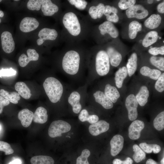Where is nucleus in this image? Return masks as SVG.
I'll return each instance as SVG.
<instances>
[{
    "mask_svg": "<svg viewBox=\"0 0 164 164\" xmlns=\"http://www.w3.org/2000/svg\"><path fill=\"white\" fill-rule=\"evenodd\" d=\"M80 57L79 53L74 50L66 52L62 62L64 75L70 80L77 82H81L85 77L80 70Z\"/></svg>",
    "mask_w": 164,
    "mask_h": 164,
    "instance_id": "obj_1",
    "label": "nucleus"
},
{
    "mask_svg": "<svg viewBox=\"0 0 164 164\" xmlns=\"http://www.w3.org/2000/svg\"><path fill=\"white\" fill-rule=\"evenodd\" d=\"M45 92L50 101L55 104L61 100L66 102L70 86L63 84L60 80L53 77H47L43 84Z\"/></svg>",
    "mask_w": 164,
    "mask_h": 164,
    "instance_id": "obj_2",
    "label": "nucleus"
},
{
    "mask_svg": "<svg viewBox=\"0 0 164 164\" xmlns=\"http://www.w3.org/2000/svg\"><path fill=\"white\" fill-rule=\"evenodd\" d=\"M88 86L85 83L76 89L71 88L68 93L66 102L72 107L73 112L75 114L80 112L82 109V103L87 101Z\"/></svg>",
    "mask_w": 164,
    "mask_h": 164,
    "instance_id": "obj_3",
    "label": "nucleus"
},
{
    "mask_svg": "<svg viewBox=\"0 0 164 164\" xmlns=\"http://www.w3.org/2000/svg\"><path fill=\"white\" fill-rule=\"evenodd\" d=\"M95 67L96 72L98 75L103 76L108 73L110 69V61L106 51L100 50L97 53L95 58Z\"/></svg>",
    "mask_w": 164,
    "mask_h": 164,
    "instance_id": "obj_4",
    "label": "nucleus"
},
{
    "mask_svg": "<svg viewBox=\"0 0 164 164\" xmlns=\"http://www.w3.org/2000/svg\"><path fill=\"white\" fill-rule=\"evenodd\" d=\"M63 22L68 32L73 36H77L80 33V24L76 15L73 12H69L64 15Z\"/></svg>",
    "mask_w": 164,
    "mask_h": 164,
    "instance_id": "obj_5",
    "label": "nucleus"
},
{
    "mask_svg": "<svg viewBox=\"0 0 164 164\" xmlns=\"http://www.w3.org/2000/svg\"><path fill=\"white\" fill-rule=\"evenodd\" d=\"M71 128L70 125L65 121H55L52 122L49 127L48 135L53 138L61 136L62 133L68 132Z\"/></svg>",
    "mask_w": 164,
    "mask_h": 164,
    "instance_id": "obj_6",
    "label": "nucleus"
},
{
    "mask_svg": "<svg viewBox=\"0 0 164 164\" xmlns=\"http://www.w3.org/2000/svg\"><path fill=\"white\" fill-rule=\"evenodd\" d=\"M87 99L93 100L105 109H110L113 107V103L106 97L103 91L100 90L88 91Z\"/></svg>",
    "mask_w": 164,
    "mask_h": 164,
    "instance_id": "obj_7",
    "label": "nucleus"
},
{
    "mask_svg": "<svg viewBox=\"0 0 164 164\" xmlns=\"http://www.w3.org/2000/svg\"><path fill=\"white\" fill-rule=\"evenodd\" d=\"M125 104L128 111L129 119L131 121L135 120L138 115L137 108L138 103L134 95L131 94L127 97Z\"/></svg>",
    "mask_w": 164,
    "mask_h": 164,
    "instance_id": "obj_8",
    "label": "nucleus"
},
{
    "mask_svg": "<svg viewBox=\"0 0 164 164\" xmlns=\"http://www.w3.org/2000/svg\"><path fill=\"white\" fill-rule=\"evenodd\" d=\"M126 14L129 18H135L142 19L149 15L148 11L142 5L136 4L126 10Z\"/></svg>",
    "mask_w": 164,
    "mask_h": 164,
    "instance_id": "obj_9",
    "label": "nucleus"
},
{
    "mask_svg": "<svg viewBox=\"0 0 164 164\" xmlns=\"http://www.w3.org/2000/svg\"><path fill=\"white\" fill-rule=\"evenodd\" d=\"M2 46L6 53H10L15 48V43L11 33L8 31L3 32L1 35Z\"/></svg>",
    "mask_w": 164,
    "mask_h": 164,
    "instance_id": "obj_10",
    "label": "nucleus"
},
{
    "mask_svg": "<svg viewBox=\"0 0 164 164\" xmlns=\"http://www.w3.org/2000/svg\"><path fill=\"white\" fill-rule=\"evenodd\" d=\"M39 25V23L36 18L26 17L21 21L19 25V29L22 32H28L36 29Z\"/></svg>",
    "mask_w": 164,
    "mask_h": 164,
    "instance_id": "obj_11",
    "label": "nucleus"
},
{
    "mask_svg": "<svg viewBox=\"0 0 164 164\" xmlns=\"http://www.w3.org/2000/svg\"><path fill=\"white\" fill-rule=\"evenodd\" d=\"M38 36L39 38L37 40L38 45H41L46 40H55L57 38L58 33L54 29L45 28L41 29L39 32Z\"/></svg>",
    "mask_w": 164,
    "mask_h": 164,
    "instance_id": "obj_12",
    "label": "nucleus"
},
{
    "mask_svg": "<svg viewBox=\"0 0 164 164\" xmlns=\"http://www.w3.org/2000/svg\"><path fill=\"white\" fill-rule=\"evenodd\" d=\"M145 126L144 122L140 120L133 121L128 128V136L132 140L138 139L141 135V132Z\"/></svg>",
    "mask_w": 164,
    "mask_h": 164,
    "instance_id": "obj_13",
    "label": "nucleus"
},
{
    "mask_svg": "<svg viewBox=\"0 0 164 164\" xmlns=\"http://www.w3.org/2000/svg\"><path fill=\"white\" fill-rule=\"evenodd\" d=\"M109 124L105 121L101 120L91 124L89 127L90 133L93 136H97L107 131L109 129Z\"/></svg>",
    "mask_w": 164,
    "mask_h": 164,
    "instance_id": "obj_14",
    "label": "nucleus"
},
{
    "mask_svg": "<svg viewBox=\"0 0 164 164\" xmlns=\"http://www.w3.org/2000/svg\"><path fill=\"white\" fill-rule=\"evenodd\" d=\"M26 52L28 56L25 54L22 53L18 59L19 65L22 67H26L31 61H36L39 59V55L35 50L29 49Z\"/></svg>",
    "mask_w": 164,
    "mask_h": 164,
    "instance_id": "obj_15",
    "label": "nucleus"
},
{
    "mask_svg": "<svg viewBox=\"0 0 164 164\" xmlns=\"http://www.w3.org/2000/svg\"><path fill=\"white\" fill-rule=\"evenodd\" d=\"M124 143V138L120 135H116L112 137L110 142L112 156H114L119 153L123 148Z\"/></svg>",
    "mask_w": 164,
    "mask_h": 164,
    "instance_id": "obj_16",
    "label": "nucleus"
},
{
    "mask_svg": "<svg viewBox=\"0 0 164 164\" xmlns=\"http://www.w3.org/2000/svg\"><path fill=\"white\" fill-rule=\"evenodd\" d=\"M100 33L102 35L108 33L112 38H116L119 35L118 30L111 22L107 21L101 24L99 26Z\"/></svg>",
    "mask_w": 164,
    "mask_h": 164,
    "instance_id": "obj_17",
    "label": "nucleus"
},
{
    "mask_svg": "<svg viewBox=\"0 0 164 164\" xmlns=\"http://www.w3.org/2000/svg\"><path fill=\"white\" fill-rule=\"evenodd\" d=\"M33 115L34 113L32 111L25 108L19 112L18 117L21 121L22 126L27 128L31 125L33 120Z\"/></svg>",
    "mask_w": 164,
    "mask_h": 164,
    "instance_id": "obj_18",
    "label": "nucleus"
},
{
    "mask_svg": "<svg viewBox=\"0 0 164 164\" xmlns=\"http://www.w3.org/2000/svg\"><path fill=\"white\" fill-rule=\"evenodd\" d=\"M106 53L111 65L114 67H118L122 60V56L120 53L112 47L108 48Z\"/></svg>",
    "mask_w": 164,
    "mask_h": 164,
    "instance_id": "obj_19",
    "label": "nucleus"
},
{
    "mask_svg": "<svg viewBox=\"0 0 164 164\" xmlns=\"http://www.w3.org/2000/svg\"><path fill=\"white\" fill-rule=\"evenodd\" d=\"M41 8L42 12L45 16H52L59 10L58 6L50 0H44Z\"/></svg>",
    "mask_w": 164,
    "mask_h": 164,
    "instance_id": "obj_20",
    "label": "nucleus"
},
{
    "mask_svg": "<svg viewBox=\"0 0 164 164\" xmlns=\"http://www.w3.org/2000/svg\"><path fill=\"white\" fill-rule=\"evenodd\" d=\"M48 118L46 109L43 107H39L36 109L35 112L33 120L35 123L43 124L47 121Z\"/></svg>",
    "mask_w": 164,
    "mask_h": 164,
    "instance_id": "obj_21",
    "label": "nucleus"
},
{
    "mask_svg": "<svg viewBox=\"0 0 164 164\" xmlns=\"http://www.w3.org/2000/svg\"><path fill=\"white\" fill-rule=\"evenodd\" d=\"M118 12L117 9L114 6L109 5L104 6L103 14L106 16L108 21L115 23L118 22L119 19L117 14Z\"/></svg>",
    "mask_w": 164,
    "mask_h": 164,
    "instance_id": "obj_22",
    "label": "nucleus"
},
{
    "mask_svg": "<svg viewBox=\"0 0 164 164\" xmlns=\"http://www.w3.org/2000/svg\"><path fill=\"white\" fill-rule=\"evenodd\" d=\"M103 92L106 97L114 103L116 102L120 97V94L117 89L109 84H106Z\"/></svg>",
    "mask_w": 164,
    "mask_h": 164,
    "instance_id": "obj_23",
    "label": "nucleus"
},
{
    "mask_svg": "<svg viewBox=\"0 0 164 164\" xmlns=\"http://www.w3.org/2000/svg\"><path fill=\"white\" fill-rule=\"evenodd\" d=\"M15 89L23 98L29 99L31 97V91L26 84L23 82H17L15 85Z\"/></svg>",
    "mask_w": 164,
    "mask_h": 164,
    "instance_id": "obj_24",
    "label": "nucleus"
},
{
    "mask_svg": "<svg viewBox=\"0 0 164 164\" xmlns=\"http://www.w3.org/2000/svg\"><path fill=\"white\" fill-rule=\"evenodd\" d=\"M161 18L158 14H153L150 16L145 21V27L151 29L158 27L161 23Z\"/></svg>",
    "mask_w": 164,
    "mask_h": 164,
    "instance_id": "obj_25",
    "label": "nucleus"
},
{
    "mask_svg": "<svg viewBox=\"0 0 164 164\" xmlns=\"http://www.w3.org/2000/svg\"><path fill=\"white\" fill-rule=\"evenodd\" d=\"M149 96V92L147 87L143 86L135 97L138 103L141 106H143L147 103Z\"/></svg>",
    "mask_w": 164,
    "mask_h": 164,
    "instance_id": "obj_26",
    "label": "nucleus"
},
{
    "mask_svg": "<svg viewBox=\"0 0 164 164\" xmlns=\"http://www.w3.org/2000/svg\"><path fill=\"white\" fill-rule=\"evenodd\" d=\"M128 74L126 67H123L120 68L116 72L114 79L116 86L118 88H121L124 79Z\"/></svg>",
    "mask_w": 164,
    "mask_h": 164,
    "instance_id": "obj_27",
    "label": "nucleus"
},
{
    "mask_svg": "<svg viewBox=\"0 0 164 164\" xmlns=\"http://www.w3.org/2000/svg\"><path fill=\"white\" fill-rule=\"evenodd\" d=\"M140 73L143 75L148 77L154 80H157L161 74V72L157 69H151L147 66L142 67L140 70Z\"/></svg>",
    "mask_w": 164,
    "mask_h": 164,
    "instance_id": "obj_28",
    "label": "nucleus"
},
{
    "mask_svg": "<svg viewBox=\"0 0 164 164\" xmlns=\"http://www.w3.org/2000/svg\"><path fill=\"white\" fill-rule=\"evenodd\" d=\"M137 61V55L135 53H133L128 59L126 65V68L128 75L130 77L132 76L136 70Z\"/></svg>",
    "mask_w": 164,
    "mask_h": 164,
    "instance_id": "obj_29",
    "label": "nucleus"
},
{
    "mask_svg": "<svg viewBox=\"0 0 164 164\" xmlns=\"http://www.w3.org/2000/svg\"><path fill=\"white\" fill-rule=\"evenodd\" d=\"M0 95L6 99L9 102L16 104L20 99V97L19 94L15 92L9 93L7 91L3 89L0 90Z\"/></svg>",
    "mask_w": 164,
    "mask_h": 164,
    "instance_id": "obj_30",
    "label": "nucleus"
},
{
    "mask_svg": "<svg viewBox=\"0 0 164 164\" xmlns=\"http://www.w3.org/2000/svg\"><path fill=\"white\" fill-rule=\"evenodd\" d=\"M158 38V32L154 31L148 32L143 39L142 44L143 46L147 47L155 43Z\"/></svg>",
    "mask_w": 164,
    "mask_h": 164,
    "instance_id": "obj_31",
    "label": "nucleus"
},
{
    "mask_svg": "<svg viewBox=\"0 0 164 164\" xmlns=\"http://www.w3.org/2000/svg\"><path fill=\"white\" fill-rule=\"evenodd\" d=\"M31 164H54L53 158L48 156L39 155L33 156L30 159Z\"/></svg>",
    "mask_w": 164,
    "mask_h": 164,
    "instance_id": "obj_32",
    "label": "nucleus"
},
{
    "mask_svg": "<svg viewBox=\"0 0 164 164\" xmlns=\"http://www.w3.org/2000/svg\"><path fill=\"white\" fill-rule=\"evenodd\" d=\"M104 5L103 3H99L97 6L91 7L89 10V13L91 17L94 19L100 18L102 17Z\"/></svg>",
    "mask_w": 164,
    "mask_h": 164,
    "instance_id": "obj_33",
    "label": "nucleus"
},
{
    "mask_svg": "<svg viewBox=\"0 0 164 164\" xmlns=\"http://www.w3.org/2000/svg\"><path fill=\"white\" fill-rule=\"evenodd\" d=\"M142 30V24L138 22L133 21L130 23L128 26V35L130 39H133L138 32Z\"/></svg>",
    "mask_w": 164,
    "mask_h": 164,
    "instance_id": "obj_34",
    "label": "nucleus"
},
{
    "mask_svg": "<svg viewBox=\"0 0 164 164\" xmlns=\"http://www.w3.org/2000/svg\"><path fill=\"white\" fill-rule=\"evenodd\" d=\"M140 148L144 152L147 153H151L152 151L154 153H157L161 150L160 146L156 144H148L145 142L140 143L139 145Z\"/></svg>",
    "mask_w": 164,
    "mask_h": 164,
    "instance_id": "obj_35",
    "label": "nucleus"
},
{
    "mask_svg": "<svg viewBox=\"0 0 164 164\" xmlns=\"http://www.w3.org/2000/svg\"><path fill=\"white\" fill-rule=\"evenodd\" d=\"M133 148L134 152L133 158L136 162H139L145 159V153L138 145L136 144L134 145Z\"/></svg>",
    "mask_w": 164,
    "mask_h": 164,
    "instance_id": "obj_36",
    "label": "nucleus"
},
{
    "mask_svg": "<svg viewBox=\"0 0 164 164\" xmlns=\"http://www.w3.org/2000/svg\"><path fill=\"white\" fill-rule=\"evenodd\" d=\"M155 128L158 131H161L164 128V111L159 113L155 118L153 121Z\"/></svg>",
    "mask_w": 164,
    "mask_h": 164,
    "instance_id": "obj_37",
    "label": "nucleus"
},
{
    "mask_svg": "<svg viewBox=\"0 0 164 164\" xmlns=\"http://www.w3.org/2000/svg\"><path fill=\"white\" fill-rule=\"evenodd\" d=\"M150 63L160 70H164V58L155 56H151L150 59Z\"/></svg>",
    "mask_w": 164,
    "mask_h": 164,
    "instance_id": "obj_38",
    "label": "nucleus"
},
{
    "mask_svg": "<svg viewBox=\"0 0 164 164\" xmlns=\"http://www.w3.org/2000/svg\"><path fill=\"white\" fill-rule=\"evenodd\" d=\"M44 1V0H29L27 4V8L31 10H39Z\"/></svg>",
    "mask_w": 164,
    "mask_h": 164,
    "instance_id": "obj_39",
    "label": "nucleus"
},
{
    "mask_svg": "<svg viewBox=\"0 0 164 164\" xmlns=\"http://www.w3.org/2000/svg\"><path fill=\"white\" fill-rule=\"evenodd\" d=\"M90 155V152L88 149L83 150L80 156L77 159L76 164H89L88 158Z\"/></svg>",
    "mask_w": 164,
    "mask_h": 164,
    "instance_id": "obj_40",
    "label": "nucleus"
},
{
    "mask_svg": "<svg viewBox=\"0 0 164 164\" xmlns=\"http://www.w3.org/2000/svg\"><path fill=\"white\" fill-rule=\"evenodd\" d=\"M135 0H121L118 3V6L121 10L127 9L135 5Z\"/></svg>",
    "mask_w": 164,
    "mask_h": 164,
    "instance_id": "obj_41",
    "label": "nucleus"
},
{
    "mask_svg": "<svg viewBox=\"0 0 164 164\" xmlns=\"http://www.w3.org/2000/svg\"><path fill=\"white\" fill-rule=\"evenodd\" d=\"M0 151L4 152L5 155H10L14 152V150L9 144L2 141H0Z\"/></svg>",
    "mask_w": 164,
    "mask_h": 164,
    "instance_id": "obj_42",
    "label": "nucleus"
},
{
    "mask_svg": "<svg viewBox=\"0 0 164 164\" xmlns=\"http://www.w3.org/2000/svg\"><path fill=\"white\" fill-rule=\"evenodd\" d=\"M155 89L158 92H162L164 90V73L161 74L155 84Z\"/></svg>",
    "mask_w": 164,
    "mask_h": 164,
    "instance_id": "obj_43",
    "label": "nucleus"
},
{
    "mask_svg": "<svg viewBox=\"0 0 164 164\" xmlns=\"http://www.w3.org/2000/svg\"><path fill=\"white\" fill-rule=\"evenodd\" d=\"M68 1L71 4L74 5L80 10L84 9L87 4L86 1L83 0H69Z\"/></svg>",
    "mask_w": 164,
    "mask_h": 164,
    "instance_id": "obj_44",
    "label": "nucleus"
},
{
    "mask_svg": "<svg viewBox=\"0 0 164 164\" xmlns=\"http://www.w3.org/2000/svg\"><path fill=\"white\" fill-rule=\"evenodd\" d=\"M16 72L12 68L7 69H2L0 70V77H9L15 75Z\"/></svg>",
    "mask_w": 164,
    "mask_h": 164,
    "instance_id": "obj_45",
    "label": "nucleus"
},
{
    "mask_svg": "<svg viewBox=\"0 0 164 164\" xmlns=\"http://www.w3.org/2000/svg\"><path fill=\"white\" fill-rule=\"evenodd\" d=\"M148 52L149 53L154 56L157 55L159 54L164 55V46L151 48L149 50Z\"/></svg>",
    "mask_w": 164,
    "mask_h": 164,
    "instance_id": "obj_46",
    "label": "nucleus"
},
{
    "mask_svg": "<svg viewBox=\"0 0 164 164\" xmlns=\"http://www.w3.org/2000/svg\"><path fill=\"white\" fill-rule=\"evenodd\" d=\"M90 115L88 111L86 109L81 110L78 116L79 120L81 122L87 121V118Z\"/></svg>",
    "mask_w": 164,
    "mask_h": 164,
    "instance_id": "obj_47",
    "label": "nucleus"
},
{
    "mask_svg": "<svg viewBox=\"0 0 164 164\" xmlns=\"http://www.w3.org/2000/svg\"><path fill=\"white\" fill-rule=\"evenodd\" d=\"M133 160L130 157H127L124 161L120 159H115L113 161V164H132Z\"/></svg>",
    "mask_w": 164,
    "mask_h": 164,
    "instance_id": "obj_48",
    "label": "nucleus"
},
{
    "mask_svg": "<svg viewBox=\"0 0 164 164\" xmlns=\"http://www.w3.org/2000/svg\"><path fill=\"white\" fill-rule=\"evenodd\" d=\"M9 103V101L0 95V114L2 112L4 107Z\"/></svg>",
    "mask_w": 164,
    "mask_h": 164,
    "instance_id": "obj_49",
    "label": "nucleus"
},
{
    "mask_svg": "<svg viewBox=\"0 0 164 164\" xmlns=\"http://www.w3.org/2000/svg\"><path fill=\"white\" fill-rule=\"evenodd\" d=\"M99 117L96 114H90L87 121L90 124H92L97 122L99 120Z\"/></svg>",
    "mask_w": 164,
    "mask_h": 164,
    "instance_id": "obj_50",
    "label": "nucleus"
},
{
    "mask_svg": "<svg viewBox=\"0 0 164 164\" xmlns=\"http://www.w3.org/2000/svg\"><path fill=\"white\" fill-rule=\"evenodd\" d=\"M158 11L161 13H164V2H163L158 5L157 6Z\"/></svg>",
    "mask_w": 164,
    "mask_h": 164,
    "instance_id": "obj_51",
    "label": "nucleus"
},
{
    "mask_svg": "<svg viewBox=\"0 0 164 164\" xmlns=\"http://www.w3.org/2000/svg\"><path fill=\"white\" fill-rule=\"evenodd\" d=\"M21 161L19 159H16L10 162L8 164H21Z\"/></svg>",
    "mask_w": 164,
    "mask_h": 164,
    "instance_id": "obj_52",
    "label": "nucleus"
},
{
    "mask_svg": "<svg viewBox=\"0 0 164 164\" xmlns=\"http://www.w3.org/2000/svg\"><path fill=\"white\" fill-rule=\"evenodd\" d=\"M146 164H158V163L154 160L149 159L147 160Z\"/></svg>",
    "mask_w": 164,
    "mask_h": 164,
    "instance_id": "obj_53",
    "label": "nucleus"
},
{
    "mask_svg": "<svg viewBox=\"0 0 164 164\" xmlns=\"http://www.w3.org/2000/svg\"><path fill=\"white\" fill-rule=\"evenodd\" d=\"M4 15V13L3 12L1 11L0 10V17H2Z\"/></svg>",
    "mask_w": 164,
    "mask_h": 164,
    "instance_id": "obj_54",
    "label": "nucleus"
},
{
    "mask_svg": "<svg viewBox=\"0 0 164 164\" xmlns=\"http://www.w3.org/2000/svg\"><path fill=\"white\" fill-rule=\"evenodd\" d=\"M147 3L149 4H152L153 2V0H148L147 1Z\"/></svg>",
    "mask_w": 164,
    "mask_h": 164,
    "instance_id": "obj_55",
    "label": "nucleus"
},
{
    "mask_svg": "<svg viewBox=\"0 0 164 164\" xmlns=\"http://www.w3.org/2000/svg\"><path fill=\"white\" fill-rule=\"evenodd\" d=\"M160 163L161 164H164V158L162 159L160 161Z\"/></svg>",
    "mask_w": 164,
    "mask_h": 164,
    "instance_id": "obj_56",
    "label": "nucleus"
},
{
    "mask_svg": "<svg viewBox=\"0 0 164 164\" xmlns=\"http://www.w3.org/2000/svg\"><path fill=\"white\" fill-rule=\"evenodd\" d=\"M1 125H0V131L1 130Z\"/></svg>",
    "mask_w": 164,
    "mask_h": 164,
    "instance_id": "obj_57",
    "label": "nucleus"
},
{
    "mask_svg": "<svg viewBox=\"0 0 164 164\" xmlns=\"http://www.w3.org/2000/svg\"><path fill=\"white\" fill-rule=\"evenodd\" d=\"M14 1H19V0H14Z\"/></svg>",
    "mask_w": 164,
    "mask_h": 164,
    "instance_id": "obj_58",
    "label": "nucleus"
},
{
    "mask_svg": "<svg viewBox=\"0 0 164 164\" xmlns=\"http://www.w3.org/2000/svg\"><path fill=\"white\" fill-rule=\"evenodd\" d=\"M1 22V19H0V23Z\"/></svg>",
    "mask_w": 164,
    "mask_h": 164,
    "instance_id": "obj_59",
    "label": "nucleus"
},
{
    "mask_svg": "<svg viewBox=\"0 0 164 164\" xmlns=\"http://www.w3.org/2000/svg\"><path fill=\"white\" fill-rule=\"evenodd\" d=\"M2 1V0H0V2H1Z\"/></svg>",
    "mask_w": 164,
    "mask_h": 164,
    "instance_id": "obj_60",
    "label": "nucleus"
},
{
    "mask_svg": "<svg viewBox=\"0 0 164 164\" xmlns=\"http://www.w3.org/2000/svg\"><path fill=\"white\" fill-rule=\"evenodd\" d=\"M157 1H160V0H157Z\"/></svg>",
    "mask_w": 164,
    "mask_h": 164,
    "instance_id": "obj_61",
    "label": "nucleus"
}]
</instances>
